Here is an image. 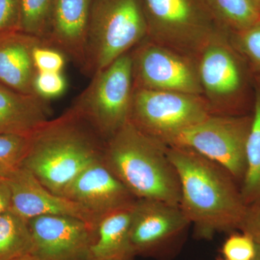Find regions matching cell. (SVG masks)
<instances>
[{
    "label": "cell",
    "mask_w": 260,
    "mask_h": 260,
    "mask_svg": "<svg viewBox=\"0 0 260 260\" xmlns=\"http://www.w3.org/2000/svg\"><path fill=\"white\" fill-rule=\"evenodd\" d=\"M31 135H0V179H6L23 167Z\"/></svg>",
    "instance_id": "obj_23"
},
{
    "label": "cell",
    "mask_w": 260,
    "mask_h": 260,
    "mask_svg": "<svg viewBox=\"0 0 260 260\" xmlns=\"http://www.w3.org/2000/svg\"><path fill=\"white\" fill-rule=\"evenodd\" d=\"M39 260H92L96 229L81 219L44 215L28 220Z\"/></svg>",
    "instance_id": "obj_11"
},
{
    "label": "cell",
    "mask_w": 260,
    "mask_h": 260,
    "mask_svg": "<svg viewBox=\"0 0 260 260\" xmlns=\"http://www.w3.org/2000/svg\"><path fill=\"white\" fill-rule=\"evenodd\" d=\"M150 40L191 57L226 32L201 0H142Z\"/></svg>",
    "instance_id": "obj_5"
},
{
    "label": "cell",
    "mask_w": 260,
    "mask_h": 260,
    "mask_svg": "<svg viewBox=\"0 0 260 260\" xmlns=\"http://www.w3.org/2000/svg\"><path fill=\"white\" fill-rule=\"evenodd\" d=\"M106 140L74 105L30 138L23 167L60 195L80 172L103 159Z\"/></svg>",
    "instance_id": "obj_2"
},
{
    "label": "cell",
    "mask_w": 260,
    "mask_h": 260,
    "mask_svg": "<svg viewBox=\"0 0 260 260\" xmlns=\"http://www.w3.org/2000/svg\"><path fill=\"white\" fill-rule=\"evenodd\" d=\"M254 114L246 145V171L240 190L246 205L260 202V90L256 95Z\"/></svg>",
    "instance_id": "obj_19"
},
{
    "label": "cell",
    "mask_w": 260,
    "mask_h": 260,
    "mask_svg": "<svg viewBox=\"0 0 260 260\" xmlns=\"http://www.w3.org/2000/svg\"><path fill=\"white\" fill-rule=\"evenodd\" d=\"M148 35L142 0H93L83 73L93 77Z\"/></svg>",
    "instance_id": "obj_4"
},
{
    "label": "cell",
    "mask_w": 260,
    "mask_h": 260,
    "mask_svg": "<svg viewBox=\"0 0 260 260\" xmlns=\"http://www.w3.org/2000/svg\"><path fill=\"white\" fill-rule=\"evenodd\" d=\"M19 0H0V34L20 30Z\"/></svg>",
    "instance_id": "obj_28"
},
{
    "label": "cell",
    "mask_w": 260,
    "mask_h": 260,
    "mask_svg": "<svg viewBox=\"0 0 260 260\" xmlns=\"http://www.w3.org/2000/svg\"><path fill=\"white\" fill-rule=\"evenodd\" d=\"M191 225L179 205L137 199L132 208L130 242L135 256L172 259Z\"/></svg>",
    "instance_id": "obj_9"
},
{
    "label": "cell",
    "mask_w": 260,
    "mask_h": 260,
    "mask_svg": "<svg viewBox=\"0 0 260 260\" xmlns=\"http://www.w3.org/2000/svg\"><path fill=\"white\" fill-rule=\"evenodd\" d=\"M55 0H19L20 30L42 41L50 27Z\"/></svg>",
    "instance_id": "obj_22"
},
{
    "label": "cell",
    "mask_w": 260,
    "mask_h": 260,
    "mask_svg": "<svg viewBox=\"0 0 260 260\" xmlns=\"http://www.w3.org/2000/svg\"><path fill=\"white\" fill-rule=\"evenodd\" d=\"M239 230L260 244V202L248 205Z\"/></svg>",
    "instance_id": "obj_29"
},
{
    "label": "cell",
    "mask_w": 260,
    "mask_h": 260,
    "mask_svg": "<svg viewBox=\"0 0 260 260\" xmlns=\"http://www.w3.org/2000/svg\"><path fill=\"white\" fill-rule=\"evenodd\" d=\"M42 39L20 30L0 34V83L25 94H34L37 70L32 51Z\"/></svg>",
    "instance_id": "obj_16"
},
{
    "label": "cell",
    "mask_w": 260,
    "mask_h": 260,
    "mask_svg": "<svg viewBox=\"0 0 260 260\" xmlns=\"http://www.w3.org/2000/svg\"><path fill=\"white\" fill-rule=\"evenodd\" d=\"M221 253L227 260H253L256 253V243L247 234H232L222 246Z\"/></svg>",
    "instance_id": "obj_25"
},
{
    "label": "cell",
    "mask_w": 260,
    "mask_h": 260,
    "mask_svg": "<svg viewBox=\"0 0 260 260\" xmlns=\"http://www.w3.org/2000/svg\"><path fill=\"white\" fill-rule=\"evenodd\" d=\"M13 260H39V259H38L37 256L34 255V254H30Z\"/></svg>",
    "instance_id": "obj_31"
},
{
    "label": "cell",
    "mask_w": 260,
    "mask_h": 260,
    "mask_svg": "<svg viewBox=\"0 0 260 260\" xmlns=\"http://www.w3.org/2000/svg\"><path fill=\"white\" fill-rule=\"evenodd\" d=\"M103 161L136 199L179 205L180 182L168 145L130 121L106 141Z\"/></svg>",
    "instance_id": "obj_3"
},
{
    "label": "cell",
    "mask_w": 260,
    "mask_h": 260,
    "mask_svg": "<svg viewBox=\"0 0 260 260\" xmlns=\"http://www.w3.org/2000/svg\"><path fill=\"white\" fill-rule=\"evenodd\" d=\"M251 117L212 114L173 138L167 145L190 149L225 169L236 181L246 171V145Z\"/></svg>",
    "instance_id": "obj_8"
},
{
    "label": "cell",
    "mask_w": 260,
    "mask_h": 260,
    "mask_svg": "<svg viewBox=\"0 0 260 260\" xmlns=\"http://www.w3.org/2000/svg\"><path fill=\"white\" fill-rule=\"evenodd\" d=\"M133 205L99 220L96 237L91 248L92 260H134L130 242Z\"/></svg>",
    "instance_id": "obj_18"
},
{
    "label": "cell",
    "mask_w": 260,
    "mask_h": 260,
    "mask_svg": "<svg viewBox=\"0 0 260 260\" xmlns=\"http://www.w3.org/2000/svg\"><path fill=\"white\" fill-rule=\"evenodd\" d=\"M253 260H260V244L256 243V253Z\"/></svg>",
    "instance_id": "obj_32"
},
{
    "label": "cell",
    "mask_w": 260,
    "mask_h": 260,
    "mask_svg": "<svg viewBox=\"0 0 260 260\" xmlns=\"http://www.w3.org/2000/svg\"><path fill=\"white\" fill-rule=\"evenodd\" d=\"M67 80L62 73L37 72L34 81V93L44 100L56 99L64 93Z\"/></svg>",
    "instance_id": "obj_24"
},
{
    "label": "cell",
    "mask_w": 260,
    "mask_h": 260,
    "mask_svg": "<svg viewBox=\"0 0 260 260\" xmlns=\"http://www.w3.org/2000/svg\"><path fill=\"white\" fill-rule=\"evenodd\" d=\"M48 101L0 83V135H31L49 120Z\"/></svg>",
    "instance_id": "obj_17"
},
{
    "label": "cell",
    "mask_w": 260,
    "mask_h": 260,
    "mask_svg": "<svg viewBox=\"0 0 260 260\" xmlns=\"http://www.w3.org/2000/svg\"><path fill=\"white\" fill-rule=\"evenodd\" d=\"M168 154L180 182L179 206L194 227L195 237L208 240L239 229L247 205L234 178L190 149L168 145Z\"/></svg>",
    "instance_id": "obj_1"
},
{
    "label": "cell",
    "mask_w": 260,
    "mask_h": 260,
    "mask_svg": "<svg viewBox=\"0 0 260 260\" xmlns=\"http://www.w3.org/2000/svg\"><path fill=\"white\" fill-rule=\"evenodd\" d=\"M214 20L225 32H239L260 20L251 0H201Z\"/></svg>",
    "instance_id": "obj_21"
},
{
    "label": "cell",
    "mask_w": 260,
    "mask_h": 260,
    "mask_svg": "<svg viewBox=\"0 0 260 260\" xmlns=\"http://www.w3.org/2000/svg\"><path fill=\"white\" fill-rule=\"evenodd\" d=\"M5 179L11 191L10 210L25 220L64 215L81 219L96 229L99 220L93 214L73 200L48 189L25 168H20Z\"/></svg>",
    "instance_id": "obj_13"
},
{
    "label": "cell",
    "mask_w": 260,
    "mask_h": 260,
    "mask_svg": "<svg viewBox=\"0 0 260 260\" xmlns=\"http://www.w3.org/2000/svg\"><path fill=\"white\" fill-rule=\"evenodd\" d=\"M212 114L202 95L135 88L129 121L165 144Z\"/></svg>",
    "instance_id": "obj_7"
},
{
    "label": "cell",
    "mask_w": 260,
    "mask_h": 260,
    "mask_svg": "<svg viewBox=\"0 0 260 260\" xmlns=\"http://www.w3.org/2000/svg\"><path fill=\"white\" fill-rule=\"evenodd\" d=\"M34 240L28 220L9 210L0 215V260L32 254Z\"/></svg>",
    "instance_id": "obj_20"
},
{
    "label": "cell",
    "mask_w": 260,
    "mask_h": 260,
    "mask_svg": "<svg viewBox=\"0 0 260 260\" xmlns=\"http://www.w3.org/2000/svg\"><path fill=\"white\" fill-rule=\"evenodd\" d=\"M196 57L198 76L205 100L212 114L221 112L231 98L241 90L243 75L240 65L225 42V34L214 37L202 48Z\"/></svg>",
    "instance_id": "obj_12"
},
{
    "label": "cell",
    "mask_w": 260,
    "mask_h": 260,
    "mask_svg": "<svg viewBox=\"0 0 260 260\" xmlns=\"http://www.w3.org/2000/svg\"><path fill=\"white\" fill-rule=\"evenodd\" d=\"M60 195L83 206L99 221L109 214L132 206L137 200L103 159L84 169Z\"/></svg>",
    "instance_id": "obj_14"
},
{
    "label": "cell",
    "mask_w": 260,
    "mask_h": 260,
    "mask_svg": "<svg viewBox=\"0 0 260 260\" xmlns=\"http://www.w3.org/2000/svg\"><path fill=\"white\" fill-rule=\"evenodd\" d=\"M251 1L260 13V0H251Z\"/></svg>",
    "instance_id": "obj_33"
},
{
    "label": "cell",
    "mask_w": 260,
    "mask_h": 260,
    "mask_svg": "<svg viewBox=\"0 0 260 260\" xmlns=\"http://www.w3.org/2000/svg\"><path fill=\"white\" fill-rule=\"evenodd\" d=\"M135 88L202 95L193 57L145 39L131 51Z\"/></svg>",
    "instance_id": "obj_10"
},
{
    "label": "cell",
    "mask_w": 260,
    "mask_h": 260,
    "mask_svg": "<svg viewBox=\"0 0 260 260\" xmlns=\"http://www.w3.org/2000/svg\"><path fill=\"white\" fill-rule=\"evenodd\" d=\"M66 59L64 53L43 42L38 44L32 51V61L37 72L61 73Z\"/></svg>",
    "instance_id": "obj_26"
},
{
    "label": "cell",
    "mask_w": 260,
    "mask_h": 260,
    "mask_svg": "<svg viewBox=\"0 0 260 260\" xmlns=\"http://www.w3.org/2000/svg\"><path fill=\"white\" fill-rule=\"evenodd\" d=\"M134 89L129 51L95 73L73 105L107 141L129 122Z\"/></svg>",
    "instance_id": "obj_6"
},
{
    "label": "cell",
    "mask_w": 260,
    "mask_h": 260,
    "mask_svg": "<svg viewBox=\"0 0 260 260\" xmlns=\"http://www.w3.org/2000/svg\"><path fill=\"white\" fill-rule=\"evenodd\" d=\"M217 260H227V259H224V258H219V259H218Z\"/></svg>",
    "instance_id": "obj_34"
},
{
    "label": "cell",
    "mask_w": 260,
    "mask_h": 260,
    "mask_svg": "<svg viewBox=\"0 0 260 260\" xmlns=\"http://www.w3.org/2000/svg\"><path fill=\"white\" fill-rule=\"evenodd\" d=\"M237 34L241 50L260 69V20Z\"/></svg>",
    "instance_id": "obj_27"
},
{
    "label": "cell",
    "mask_w": 260,
    "mask_h": 260,
    "mask_svg": "<svg viewBox=\"0 0 260 260\" xmlns=\"http://www.w3.org/2000/svg\"><path fill=\"white\" fill-rule=\"evenodd\" d=\"M93 0H55L50 27L42 41L64 53L83 72Z\"/></svg>",
    "instance_id": "obj_15"
},
{
    "label": "cell",
    "mask_w": 260,
    "mask_h": 260,
    "mask_svg": "<svg viewBox=\"0 0 260 260\" xmlns=\"http://www.w3.org/2000/svg\"><path fill=\"white\" fill-rule=\"evenodd\" d=\"M11 191L5 179H0V215L10 209Z\"/></svg>",
    "instance_id": "obj_30"
}]
</instances>
